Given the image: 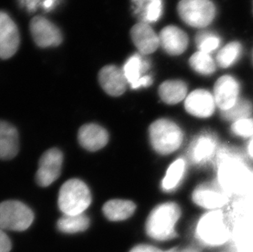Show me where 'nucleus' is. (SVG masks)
<instances>
[{
    "label": "nucleus",
    "mask_w": 253,
    "mask_h": 252,
    "mask_svg": "<svg viewBox=\"0 0 253 252\" xmlns=\"http://www.w3.org/2000/svg\"><path fill=\"white\" fill-rule=\"evenodd\" d=\"M213 163L215 183L232 199L253 193V169L243 153L229 146H220Z\"/></svg>",
    "instance_id": "1"
},
{
    "label": "nucleus",
    "mask_w": 253,
    "mask_h": 252,
    "mask_svg": "<svg viewBox=\"0 0 253 252\" xmlns=\"http://www.w3.org/2000/svg\"><path fill=\"white\" fill-rule=\"evenodd\" d=\"M134 2H135V1H139V0H134ZM150 1H153V0H150Z\"/></svg>",
    "instance_id": "40"
},
{
    "label": "nucleus",
    "mask_w": 253,
    "mask_h": 252,
    "mask_svg": "<svg viewBox=\"0 0 253 252\" xmlns=\"http://www.w3.org/2000/svg\"><path fill=\"white\" fill-rule=\"evenodd\" d=\"M20 43L17 25L6 12L0 11V58L8 59L16 53Z\"/></svg>",
    "instance_id": "14"
},
{
    "label": "nucleus",
    "mask_w": 253,
    "mask_h": 252,
    "mask_svg": "<svg viewBox=\"0 0 253 252\" xmlns=\"http://www.w3.org/2000/svg\"><path fill=\"white\" fill-rule=\"evenodd\" d=\"M188 94V85L181 80L166 81L158 88V95L161 100L169 106H174L184 102Z\"/></svg>",
    "instance_id": "22"
},
{
    "label": "nucleus",
    "mask_w": 253,
    "mask_h": 252,
    "mask_svg": "<svg viewBox=\"0 0 253 252\" xmlns=\"http://www.w3.org/2000/svg\"><path fill=\"white\" fill-rule=\"evenodd\" d=\"M160 44L169 55H179L186 50L189 38L181 29L174 26L163 28L159 35Z\"/></svg>",
    "instance_id": "18"
},
{
    "label": "nucleus",
    "mask_w": 253,
    "mask_h": 252,
    "mask_svg": "<svg viewBox=\"0 0 253 252\" xmlns=\"http://www.w3.org/2000/svg\"><path fill=\"white\" fill-rule=\"evenodd\" d=\"M30 29L34 41L41 48L56 47L62 43V36L59 29L45 17H34L31 21Z\"/></svg>",
    "instance_id": "13"
},
{
    "label": "nucleus",
    "mask_w": 253,
    "mask_h": 252,
    "mask_svg": "<svg viewBox=\"0 0 253 252\" xmlns=\"http://www.w3.org/2000/svg\"><path fill=\"white\" fill-rule=\"evenodd\" d=\"M136 205L131 201L111 200L103 206V214L111 221H122L134 214Z\"/></svg>",
    "instance_id": "23"
},
{
    "label": "nucleus",
    "mask_w": 253,
    "mask_h": 252,
    "mask_svg": "<svg viewBox=\"0 0 253 252\" xmlns=\"http://www.w3.org/2000/svg\"><path fill=\"white\" fill-rule=\"evenodd\" d=\"M220 148V141L216 133L204 130L197 134L189 143L186 158L189 164L194 167H207L214 162Z\"/></svg>",
    "instance_id": "6"
},
{
    "label": "nucleus",
    "mask_w": 253,
    "mask_h": 252,
    "mask_svg": "<svg viewBox=\"0 0 253 252\" xmlns=\"http://www.w3.org/2000/svg\"><path fill=\"white\" fill-rule=\"evenodd\" d=\"M153 82V77L149 76V75H146V76L142 77V78L132 87V88H133V89H139V88H147V87H149V86L152 85Z\"/></svg>",
    "instance_id": "34"
},
{
    "label": "nucleus",
    "mask_w": 253,
    "mask_h": 252,
    "mask_svg": "<svg viewBox=\"0 0 253 252\" xmlns=\"http://www.w3.org/2000/svg\"><path fill=\"white\" fill-rule=\"evenodd\" d=\"M92 202L90 191L83 181L72 178L62 186L58 195V207L64 214H84Z\"/></svg>",
    "instance_id": "5"
},
{
    "label": "nucleus",
    "mask_w": 253,
    "mask_h": 252,
    "mask_svg": "<svg viewBox=\"0 0 253 252\" xmlns=\"http://www.w3.org/2000/svg\"><path fill=\"white\" fill-rule=\"evenodd\" d=\"M78 140L86 150L96 152L107 145L108 133L105 128L98 125H84L80 128Z\"/></svg>",
    "instance_id": "19"
},
{
    "label": "nucleus",
    "mask_w": 253,
    "mask_h": 252,
    "mask_svg": "<svg viewBox=\"0 0 253 252\" xmlns=\"http://www.w3.org/2000/svg\"><path fill=\"white\" fill-rule=\"evenodd\" d=\"M63 156L61 151L52 148L44 152L39 162L36 179L41 187H48L60 176Z\"/></svg>",
    "instance_id": "12"
},
{
    "label": "nucleus",
    "mask_w": 253,
    "mask_h": 252,
    "mask_svg": "<svg viewBox=\"0 0 253 252\" xmlns=\"http://www.w3.org/2000/svg\"><path fill=\"white\" fill-rule=\"evenodd\" d=\"M226 214L230 226L239 222L253 224V192L241 198L232 199L227 207Z\"/></svg>",
    "instance_id": "20"
},
{
    "label": "nucleus",
    "mask_w": 253,
    "mask_h": 252,
    "mask_svg": "<svg viewBox=\"0 0 253 252\" xmlns=\"http://www.w3.org/2000/svg\"><path fill=\"white\" fill-rule=\"evenodd\" d=\"M98 81L103 90L113 97L122 95L128 84L123 71L113 65L102 68L98 75Z\"/></svg>",
    "instance_id": "16"
},
{
    "label": "nucleus",
    "mask_w": 253,
    "mask_h": 252,
    "mask_svg": "<svg viewBox=\"0 0 253 252\" xmlns=\"http://www.w3.org/2000/svg\"><path fill=\"white\" fill-rule=\"evenodd\" d=\"M149 68L150 64L148 60L144 59L141 55L134 54L127 60L122 71L132 88L142 77L147 75L146 72Z\"/></svg>",
    "instance_id": "24"
},
{
    "label": "nucleus",
    "mask_w": 253,
    "mask_h": 252,
    "mask_svg": "<svg viewBox=\"0 0 253 252\" xmlns=\"http://www.w3.org/2000/svg\"><path fill=\"white\" fill-rule=\"evenodd\" d=\"M89 226V219L84 214L68 215L64 214L57 221V228L65 233L84 232Z\"/></svg>",
    "instance_id": "25"
},
{
    "label": "nucleus",
    "mask_w": 253,
    "mask_h": 252,
    "mask_svg": "<svg viewBox=\"0 0 253 252\" xmlns=\"http://www.w3.org/2000/svg\"><path fill=\"white\" fill-rule=\"evenodd\" d=\"M196 43L200 52L210 54L219 47L220 40L215 34L209 31H202L197 36Z\"/></svg>",
    "instance_id": "31"
},
{
    "label": "nucleus",
    "mask_w": 253,
    "mask_h": 252,
    "mask_svg": "<svg viewBox=\"0 0 253 252\" xmlns=\"http://www.w3.org/2000/svg\"><path fill=\"white\" fill-rule=\"evenodd\" d=\"M253 252V247L246 248V249H244V250L241 251V252Z\"/></svg>",
    "instance_id": "39"
},
{
    "label": "nucleus",
    "mask_w": 253,
    "mask_h": 252,
    "mask_svg": "<svg viewBox=\"0 0 253 252\" xmlns=\"http://www.w3.org/2000/svg\"><path fill=\"white\" fill-rule=\"evenodd\" d=\"M241 44L239 42H232L225 46L218 52L216 62L222 68L231 67L239 59L241 54Z\"/></svg>",
    "instance_id": "28"
},
{
    "label": "nucleus",
    "mask_w": 253,
    "mask_h": 252,
    "mask_svg": "<svg viewBox=\"0 0 253 252\" xmlns=\"http://www.w3.org/2000/svg\"><path fill=\"white\" fill-rule=\"evenodd\" d=\"M34 221V214L27 205L17 201L0 203V229L27 230Z\"/></svg>",
    "instance_id": "8"
},
{
    "label": "nucleus",
    "mask_w": 253,
    "mask_h": 252,
    "mask_svg": "<svg viewBox=\"0 0 253 252\" xmlns=\"http://www.w3.org/2000/svg\"><path fill=\"white\" fill-rule=\"evenodd\" d=\"M177 249H171V250L162 251L159 248L153 247V246L147 245V244H140L137 245L132 248L129 252H176Z\"/></svg>",
    "instance_id": "32"
},
{
    "label": "nucleus",
    "mask_w": 253,
    "mask_h": 252,
    "mask_svg": "<svg viewBox=\"0 0 253 252\" xmlns=\"http://www.w3.org/2000/svg\"><path fill=\"white\" fill-rule=\"evenodd\" d=\"M180 252H199L197 249L193 248H186V249H184V250Z\"/></svg>",
    "instance_id": "38"
},
{
    "label": "nucleus",
    "mask_w": 253,
    "mask_h": 252,
    "mask_svg": "<svg viewBox=\"0 0 253 252\" xmlns=\"http://www.w3.org/2000/svg\"><path fill=\"white\" fill-rule=\"evenodd\" d=\"M253 103L246 98H241L232 109L221 113V117L226 122H234L239 119L253 117Z\"/></svg>",
    "instance_id": "29"
},
{
    "label": "nucleus",
    "mask_w": 253,
    "mask_h": 252,
    "mask_svg": "<svg viewBox=\"0 0 253 252\" xmlns=\"http://www.w3.org/2000/svg\"><path fill=\"white\" fill-rule=\"evenodd\" d=\"M131 39L141 54L153 53L160 45L159 36H157L148 23L139 22L131 29Z\"/></svg>",
    "instance_id": "17"
},
{
    "label": "nucleus",
    "mask_w": 253,
    "mask_h": 252,
    "mask_svg": "<svg viewBox=\"0 0 253 252\" xmlns=\"http://www.w3.org/2000/svg\"><path fill=\"white\" fill-rule=\"evenodd\" d=\"M181 216V207L177 202L169 201L158 204L152 210L146 220L147 235L158 242L174 239Z\"/></svg>",
    "instance_id": "2"
},
{
    "label": "nucleus",
    "mask_w": 253,
    "mask_h": 252,
    "mask_svg": "<svg viewBox=\"0 0 253 252\" xmlns=\"http://www.w3.org/2000/svg\"><path fill=\"white\" fill-rule=\"evenodd\" d=\"M19 150L18 133L14 126L0 121V159L14 158Z\"/></svg>",
    "instance_id": "21"
},
{
    "label": "nucleus",
    "mask_w": 253,
    "mask_h": 252,
    "mask_svg": "<svg viewBox=\"0 0 253 252\" xmlns=\"http://www.w3.org/2000/svg\"><path fill=\"white\" fill-rule=\"evenodd\" d=\"M136 3L135 13L140 15L143 22H157L163 13V1L162 0H153L148 1L143 5L139 2Z\"/></svg>",
    "instance_id": "27"
},
{
    "label": "nucleus",
    "mask_w": 253,
    "mask_h": 252,
    "mask_svg": "<svg viewBox=\"0 0 253 252\" xmlns=\"http://www.w3.org/2000/svg\"><path fill=\"white\" fill-rule=\"evenodd\" d=\"M12 249V243L7 234L0 229V252H10Z\"/></svg>",
    "instance_id": "33"
},
{
    "label": "nucleus",
    "mask_w": 253,
    "mask_h": 252,
    "mask_svg": "<svg viewBox=\"0 0 253 252\" xmlns=\"http://www.w3.org/2000/svg\"><path fill=\"white\" fill-rule=\"evenodd\" d=\"M19 1L22 4L27 6L29 12H32L36 11L40 0H19Z\"/></svg>",
    "instance_id": "35"
},
{
    "label": "nucleus",
    "mask_w": 253,
    "mask_h": 252,
    "mask_svg": "<svg viewBox=\"0 0 253 252\" xmlns=\"http://www.w3.org/2000/svg\"><path fill=\"white\" fill-rule=\"evenodd\" d=\"M178 12L187 25L204 28L215 18V7L211 0H180Z\"/></svg>",
    "instance_id": "7"
},
{
    "label": "nucleus",
    "mask_w": 253,
    "mask_h": 252,
    "mask_svg": "<svg viewBox=\"0 0 253 252\" xmlns=\"http://www.w3.org/2000/svg\"><path fill=\"white\" fill-rule=\"evenodd\" d=\"M195 237L203 245L215 248L231 238V226L225 210L205 211L198 218Z\"/></svg>",
    "instance_id": "4"
},
{
    "label": "nucleus",
    "mask_w": 253,
    "mask_h": 252,
    "mask_svg": "<svg viewBox=\"0 0 253 252\" xmlns=\"http://www.w3.org/2000/svg\"><path fill=\"white\" fill-rule=\"evenodd\" d=\"M184 108L189 116L199 120L209 119L217 110L213 93L205 88H197L189 93L184 101Z\"/></svg>",
    "instance_id": "10"
},
{
    "label": "nucleus",
    "mask_w": 253,
    "mask_h": 252,
    "mask_svg": "<svg viewBox=\"0 0 253 252\" xmlns=\"http://www.w3.org/2000/svg\"><path fill=\"white\" fill-rule=\"evenodd\" d=\"M148 136L154 152L164 157L178 152L185 140V133L181 126L167 117L156 120L150 125Z\"/></svg>",
    "instance_id": "3"
},
{
    "label": "nucleus",
    "mask_w": 253,
    "mask_h": 252,
    "mask_svg": "<svg viewBox=\"0 0 253 252\" xmlns=\"http://www.w3.org/2000/svg\"><path fill=\"white\" fill-rule=\"evenodd\" d=\"M189 165L185 157H177L169 163L161 181V189L163 193L170 194L180 188L188 174Z\"/></svg>",
    "instance_id": "15"
},
{
    "label": "nucleus",
    "mask_w": 253,
    "mask_h": 252,
    "mask_svg": "<svg viewBox=\"0 0 253 252\" xmlns=\"http://www.w3.org/2000/svg\"><path fill=\"white\" fill-rule=\"evenodd\" d=\"M191 200L196 207L205 211H211L227 208L232 198L214 181L196 186L192 192Z\"/></svg>",
    "instance_id": "9"
},
{
    "label": "nucleus",
    "mask_w": 253,
    "mask_h": 252,
    "mask_svg": "<svg viewBox=\"0 0 253 252\" xmlns=\"http://www.w3.org/2000/svg\"><path fill=\"white\" fill-rule=\"evenodd\" d=\"M56 0H43L42 6L45 10H49L55 4Z\"/></svg>",
    "instance_id": "37"
},
{
    "label": "nucleus",
    "mask_w": 253,
    "mask_h": 252,
    "mask_svg": "<svg viewBox=\"0 0 253 252\" xmlns=\"http://www.w3.org/2000/svg\"><path fill=\"white\" fill-rule=\"evenodd\" d=\"M189 65L194 72L202 76H211L215 72V64L210 54L205 52H195L189 59Z\"/></svg>",
    "instance_id": "26"
},
{
    "label": "nucleus",
    "mask_w": 253,
    "mask_h": 252,
    "mask_svg": "<svg viewBox=\"0 0 253 252\" xmlns=\"http://www.w3.org/2000/svg\"><path fill=\"white\" fill-rule=\"evenodd\" d=\"M246 153L249 159L253 161V137L251 139H249V142L247 143Z\"/></svg>",
    "instance_id": "36"
},
{
    "label": "nucleus",
    "mask_w": 253,
    "mask_h": 252,
    "mask_svg": "<svg viewBox=\"0 0 253 252\" xmlns=\"http://www.w3.org/2000/svg\"><path fill=\"white\" fill-rule=\"evenodd\" d=\"M240 92V84L234 76L225 75L218 79L212 93L220 113L228 112L239 102L242 98Z\"/></svg>",
    "instance_id": "11"
},
{
    "label": "nucleus",
    "mask_w": 253,
    "mask_h": 252,
    "mask_svg": "<svg viewBox=\"0 0 253 252\" xmlns=\"http://www.w3.org/2000/svg\"><path fill=\"white\" fill-rule=\"evenodd\" d=\"M230 132L242 139H251L253 137V117H246L231 122Z\"/></svg>",
    "instance_id": "30"
}]
</instances>
